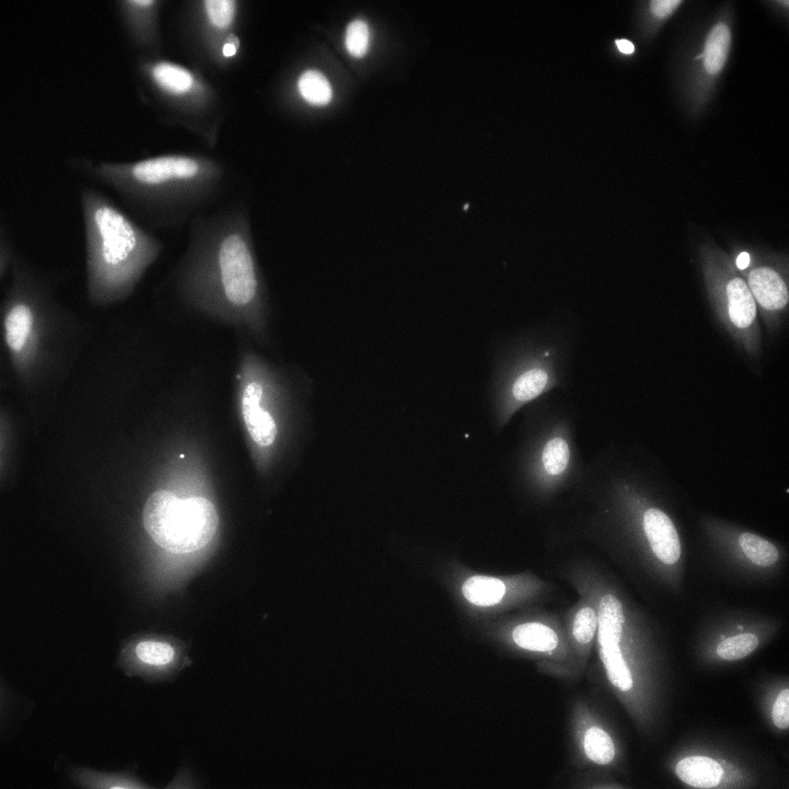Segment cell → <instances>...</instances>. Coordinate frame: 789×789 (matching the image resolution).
<instances>
[{"instance_id": "1", "label": "cell", "mask_w": 789, "mask_h": 789, "mask_svg": "<svg viewBox=\"0 0 789 789\" xmlns=\"http://www.w3.org/2000/svg\"><path fill=\"white\" fill-rule=\"evenodd\" d=\"M68 165L114 192L129 214L152 231L189 224L220 197L227 180L221 164L187 154L125 162L76 158Z\"/></svg>"}, {"instance_id": "2", "label": "cell", "mask_w": 789, "mask_h": 789, "mask_svg": "<svg viewBox=\"0 0 789 789\" xmlns=\"http://www.w3.org/2000/svg\"><path fill=\"white\" fill-rule=\"evenodd\" d=\"M87 286L98 300L130 291L164 249L162 240L89 185L80 187Z\"/></svg>"}, {"instance_id": "3", "label": "cell", "mask_w": 789, "mask_h": 789, "mask_svg": "<svg viewBox=\"0 0 789 789\" xmlns=\"http://www.w3.org/2000/svg\"><path fill=\"white\" fill-rule=\"evenodd\" d=\"M143 523L158 545L172 552L187 553L200 549L212 539L219 516L214 505L206 498L182 499L162 490L148 498Z\"/></svg>"}, {"instance_id": "4", "label": "cell", "mask_w": 789, "mask_h": 789, "mask_svg": "<svg viewBox=\"0 0 789 789\" xmlns=\"http://www.w3.org/2000/svg\"><path fill=\"white\" fill-rule=\"evenodd\" d=\"M13 301L6 309L4 334L6 348L18 365L29 364L39 341V317L28 297L31 268L16 258L14 265Z\"/></svg>"}, {"instance_id": "5", "label": "cell", "mask_w": 789, "mask_h": 789, "mask_svg": "<svg viewBox=\"0 0 789 789\" xmlns=\"http://www.w3.org/2000/svg\"><path fill=\"white\" fill-rule=\"evenodd\" d=\"M126 671L147 679H164L178 673L177 652L170 643L155 640L139 642L134 648V659Z\"/></svg>"}, {"instance_id": "6", "label": "cell", "mask_w": 789, "mask_h": 789, "mask_svg": "<svg viewBox=\"0 0 789 789\" xmlns=\"http://www.w3.org/2000/svg\"><path fill=\"white\" fill-rule=\"evenodd\" d=\"M643 527L652 552L660 561L673 564L678 560L680 543L673 523L667 515L656 508L648 509L644 514Z\"/></svg>"}, {"instance_id": "7", "label": "cell", "mask_w": 789, "mask_h": 789, "mask_svg": "<svg viewBox=\"0 0 789 789\" xmlns=\"http://www.w3.org/2000/svg\"><path fill=\"white\" fill-rule=\"evenodd\" d=\"M262 395L260 384L257 382L249 384L243 392L242 414L253 440L261 446H269L274 442L277 431L271 415L259 405Z\"/></svg>"}, {"instance_id": "8", "label": "cell", "mask_w": 789, "mask_h": 789, "mask_svg": "<svg viewBox=\"0 0 789 789\" xmlns=\"http://www.w3.org/2000/svg\"><path fill=\"white\" fill-rule=\"evenodd\" d=\"M580 594L579 601L568 610L571 619V632L580 646L589 645L594 638L598 624V591L597 587L585 582L575 584Z\"/></svg>"}, {"instance_id": "9", "label": "cell", "mask_w": 789, "mask_h": 789, "mask_svg": "<svg viewBox=\"0 0 789 789\" xmlns=\"http://www.w3.org/2000/svg\"><path fill=\"white\" fill-rule=\"evenodd\" d=\"M515 364L516 369L510 387L511 399L516 403H525L539 396L545 389L549 376L547 369L536 359H520Z\"/></svg>"}, {"instance_id": "10", "label": "cell", "mask_w": 789, "mask_h": 789, "mask_svg": "<svg viewBox=\"0 0 789 789\" xmlns=\"http://www.w3.org/2000/svg\"><path fill=\"white\" fill-rule=\"evenodd\" d=\"M748 284L757 302L767 309H780L788 303V292L784 281L769 267H759L751 271Z\"/></svg>"}, {"instance_id": "11", "label": "cell", "mask_w": 789, "mask_h": 789, "mask_svg": "<svg viewBox=\"0 0 789 789\" xmlns=\"http://www.w3.org/2000/svg\"><path fill=\"white\" fill-rule=\"evenodd\" d=\"M597 640L599 645H619L625 621L620 599L610 590H598Z\"/></svg>"}, {"instance_id": "12", "label": "cell", "mask_w": 789, "mask_h": 789, "mask_svg": "<svg viewBox=\"0 0 789 789\" xmlns=\"http://www.w3.org/2000/svg\"><path fill=\"white\" fill-rule=\"evenodd\" d=\"M675 773L684 783L695 788H709L717 786L723 775L721 765L705 756H691L680 760Z\"/></svg>"}, {"instance_id": "13", "label": "cell", "mask_w": 789, "mask_h": 789, "mask_svg": "<svg viewBox=\"0 0 789 789\" xmlns=\"http://www.w3.org/2000/svg\"><path fill=\"white\" fill-rule=\"evenodd\" d=\"M514 642L520 647L534 652H552L558 647L557 632L541 622H528L517 625L512 631Z\"/></svg>"}, {"instance_id": "14", "label": "cell", "mask_w": 789, "mask_h": 789, "mask_svg": "<svg viewBox=\"0 0 789 789\" xmlns=\"http://www.w3.org/2000/svg\"><path fill=\"white\" fill-rule=\"evenodd\" d=\"M729 316L733 323L740 328L750 326L756 315L753 295L746 283L736 277L727 285Z\"/></svg>"}, {"instance_id": "15", "label": "cell", "mask_w": 789, "mask_h": 789, "mask_svg": "<svg viewBox=\"0 0 789 789\" xmlns=\"http://www.w3.org/2000/svg\"><path fill=\"white\" fill-rule=\"evenodd\" d=\"M462 590L471 603L478 606H491L502 600L506 592V585L502 580L495 577L475 575L464 582Z\"/></svg>"}, {"instance_id": "16", "label": "cell", "mask_w": 789, "mask_h": 789, "mask_svg": "<svg viewBox=\"0 0 789 789\" xmlns=\"http://www.w3.org/2000/svg\"><path fill=\"white\" fill-rule=\"evenodd\" d=\"M149 71L154 82L170 93H185L194 83L193 76L189 71L169 62H156L150 66Z\"/></svg>"}, {"instance_id": "17", "label": "cell", "mask_w": 789, "mask_h": 789, "mask_svg": "<svg viewBox=\"0 0 789 789\" xmlns=\"http://www.w3.org/2000/svg\"><path fill=\"white\" fill-rule=\"evenodd\" d=\"M730 42L728 28L723 24L715 25L705 42L703 59L707 71L711 74L719 72L727 59Z\"/></svg>"}, {"instance_id": "18", "label": "cell", "mask_w": 789, "mask_h": 789, "mask_svg": "<svg viewBox=\"0 0 789 789\" xmlns=\"http://www.w3.org/2000/svg\"><path fill=\"white\" fill-rule=\"evenodd\" d=\"M600 656L612 684L622 691L629 690L632 679L619 645H600Z\"/></svg>"}, {"instance_id": "19", "label": "cell", "mask_w": 789, "mask_h": 789, "mask_svg": "<svg viewBox=\"0 0 789 789\" xmlns=\"http://www.w3.org/2000/svg\"><path fill=\"white\" fill-rule=\"evenodd\" d=\"M73 778L84 787L97 788H144L138 780L121 775L96 773L87 769L75 770Z\"/></svg>"}, {"instance_id": "20", "label": "cell", "mask_w": 789, "mask_h": 789, "mask_svg": "<svg viewBox=\"0 0 789 789\" xmlns=\"http://www.w3.org/2000/svg\"><path fill=\"white\" fill-rule=\"evenodd\" d=\"M298 89L304 99L314 105L327 104L332 95L327 79L317 70H307L299 77Z\"/></svg>"}, {"instance_id": "21", "label": "cell", "mask_w": 789, "mask_h": 789, "mask_svg": "<svg viewBox=\"0 0 789 789\" xmlns=\"http://www.w3.org/2000/svg\"><path fill=\"white\" fill-rule=\"evenodd\" d=\"M587 757L599 765L610 763L615 756L614 743L608 734L597 727L589 728L584 738Z\"/></svg>"}, {"instance_id": "22", "label": "cell", "mask_w": 789, "mask_h": 789, "mask_svg": "<svg viewBox=\"0 0 789 789\" xmlns=\"http://www.w3.org/2000/svg\"><path fill=\"white\" fill-rule=\"evenodd\" d=\"M739 544L743 552L755 564L766 567L774 564L778 559L776 547L769 541L750 532H744L739 537Z\"/></svg>"}, {"instance_id": "23", "label": "cell", "mask_w": 789, "mask_h": 789, "mask_svg": "<svg viewBox=\"0 0 789 789\" xmlns=\"http://www.w3.org/2000/svg\"><path fill=\"white\" fill-rule=\"evenodd\" d=\"M758 645L757 637L751 633L738 635L724 639L717 647L718 655L728 660L745 658Z\"/></svg>"}, {"instance_id": "24", "label": "cell", "mask_w": 789, "mask_h": 789, "mask_svg": "<svg viewBox=\"0 0 789 789\" xmlns=\"http://www.w3.org/2000/svg\"><path fill=\"white\" fill-rule=\"evenodd\" d=\"M569 447L566 442L556 437L550 440L542 453V462L546 471L551 475L562 473L568 464Z\"/></svg>"}, {"instance_id": "25", "label": "cell", "mask_w": 789, "mask_h": 789, "mask_svg": "<svg viewBox=\"0 0 789 789\" xmlns=\"http://www.w3.org/2000/svg\"><path fill=\"white\" fill-rule=\"evenodd\" d=\"M369 32L367 23L354 19L346 28L344 44L347 51L353 56L361 57L369 46Z\"/></svg>"}, {"instance_id": "26", "label": "cell", "mask_w": 789, "mask_h": 789, "mask_svg": "<svg viewBox=\"0 0 789 789\" xmlns=\"http://www.w3.org/2000/svg\"><path fill=\"white\" fill-rule=\"evenodd\" d=\"M204 8L212 24L224 28L231 24L236 5L232 0H207L204 1Z\"/></svg>"}, {"instance_id": "27", "label": "cell", "mask_w": 789, "mask_h": 789, "mask_svg": "<svg viewBox=\"0 0 789 789\" xmlns=\"http://www.w3.org/2000/svg\"><path fill=\"white\" fill-rule=\"evenodd\" d=\"M17 256L15 254L11 235L6 222L2 220L0 229V262L1 277L13 264Z\"/></svg>"}, {"instance_id": "28", "label": "cell", "mask_w": 789, "mask_h": 789, "mask_svg": "<svg viewBox=\"0 0 789 789\" xmlns=\"http://www.w3.org/2000/svg\"><path fill=\"white\" fill-rule=\"evenodd\" d=\"M775 725L780 729H787L789 725V690L785 689L778 696L772 711Z\"/></svg>"}, {"instance_id": "29", "label": "cell", "mask_w": 789, "mask_h": 789, "mask_svg": "<svg viewBox=\"0 0 789 789\" xmlns=\"http://www.w3.org/2000/svg\"><path fill=\"white\" fill-rule=\"evenodd\" d=\"M679 0H653L651 9L654 14L660 18L669 15L680 4Z\"/></svg>"}, {"instance_id": "30", "label": "cell", "mask_w": 789, "mask_h": 789, "mask_svg": "<svg viewBox=\"0 0 789 789\" xmlns=\"http://www.w3.org/2000/svg\"><path fill=\"white\" fill-rule=\"evenodd\" d=\"M615 43L619 50L625 54H631L634 51V45L627 39H617Z\"/></svg>"}, {"instance_id": "31", "label": "cell", "mask_w": 789, "mask_h": 789, "mask_svg": "<svg viewBox=\"0 0 789 789\" xmlns=\"http://www.w3.org/2000/svg\"><path fill=\"white\" fill-rule=\"evenodd\" d=\"M750 262V256L748 253L743 252L739 254L737 258V266L739 269H743L748 267Z\"/></svg>"}, {"instance_id": "32", "label": "cell", "mask_w": 789, "mask_h": 789, "mask_svg": "<svg viewBox=\"0 0 789 789\" xmlns=\"http://www.w3.org/2000/svg\"><path fill=\"white\" fill-rule=\"evenodd\" d=\"M237 47L235 44L232 42H228L224 44L222 49L224 56L227 57L232 56L236 54Z\"/></svg>"}, {"instance_id": "33", "label": "cell", "mask_w": 789, "mask_h": 789, "mask_svg": "<svg viewBox=\"0 0 789 789\" xmlns=\"http://www.w3.org/2000/svg\"><path fill=\"white\" fill-rule=\"evenodd\" d=\"M738 627L739 629H740V630H742V629L743 628V626H741V625H738Z\"/></svg>"}, {"instance_id": "34", "label": "cell", "mask_w": 789, "mask_h": 789, "mask_svg": "<svg viewBox=\"0 0 789 789\" xmlns=\"http://www.w3.org/2000/svg\"><path fill=\"white\" fill-rule=\"evenodd\" d=\"M721 638H722L723 640H724V639H725V636H724V635H721Z\"/></svg>"}, {"instance_id": "35", "label": "cell", "mask_w": 789, "mask_h": 789, "mask_svg": "<svg viewBox=\"0 0 789 789\" xmlns=\"http://www.w3.org/2000/svg\"><path fill=\"white\" fill-rule=\"evenodd\" d=\"M179 457H180L181 458H184V455H179Z\"/></svg>"}]
</instances>
